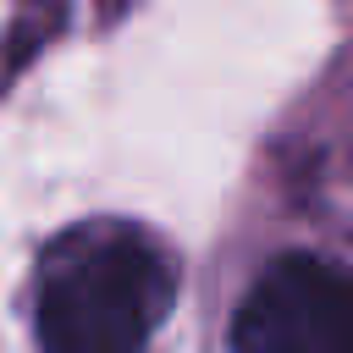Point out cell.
Returning a JSON list of instances; mask_svg holds the SVG:
<instances>
[{
	"mask_svg": "<svg viewBox=\"0 0 353 353\" xmlns=\"http://www.w3.org/2000/svg\"><path fill=\"white\" fill-rule=\"evenodd\" d=\"M232 353H353V270L320 254L270 259L232 309Z\"/></svg>",
	"mask_w": 353,
	"mask_h": 353,
	"instance_id": "obj_2",
	"label": "cell"
},
{
	"mask_svg": "<svg viewBox=\"0 0 353 353\" xmlns=\"http://www.w3.org/2000/svg\"><path fill=\"white\" fill-rule=\"evenodd\" d=\"M171 303V254L143 226L88 221L39 254L33 336L44 353H149Z\"/></svg>",
	"mask_w": 353,
	"mask_h": 353,
	"instance_id": "obj_1",
	"label": "cell"
}]
</instances>
